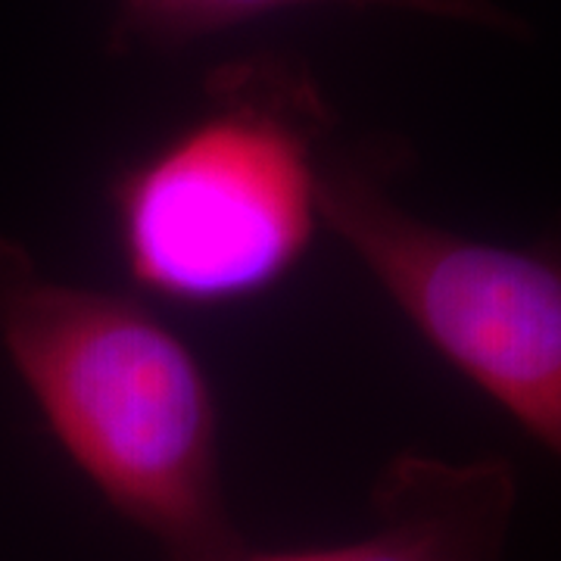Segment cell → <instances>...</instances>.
Returning <instances> with one entry per match:
<instances>
[{
    "instance_id": "obj_1",
    "label": "cell",
    "mask_w": 561,
    "mask_h": 561,
    "mask_svg": "<svg viewBox=\"0 0 561 561\" xmlns=\"http://www.w3.org/2000/svg\"><path fill=\"white\" fill-rule=\"evenodd\" d=\"M0 353L62 453L165 559L250 549L221 483L213 381L144 302L50 278L0 234Z\"/></svg>"
},
{
    "instance_id": "obj_2",
    "label": "cell",
    "mask_w": 561,
    "mask_h": 561,
    "mask_svg": "<svg viewBox=\"0 0 561 561\" xmlns=\"http://www.w3.org/2000/svg\"><path fill=\"white\" fill-rule=\"evenodd\" d=\"M203 98L113 179L110 213L138 290L221 309L275 290L312 250L334 113L312 72L284 54L225 62Z\"/></svg>"
},
{
    "instance_id": "obj_3",
    "label": "cell",
    "mask_w": 561,
    "mask_h": 561,
    "mask_svg": "<svg viewBox=\"0 0 561 561\" xmlns=\"http://www.w3.org/2000/svg\"><path fill=\"white\" fill-rule=\"evenodd\" d=\"M393 138L331 144L319 216L440 359L561 461V209L527 243L468 238L412 213Z\"/></svg>"
},
{
    "instance_id": "obj_4",
    "label": "cell",
    "mask_w": 561,
    "mask_h": 561,
    "mask_svg": "<svg viewBox=\"0 0 561 561\" xmlns=\"http://www.w3.org/2000/svg\"><path fill=\"white\" fill-rule=\"evenodd\" d=\"M518 471L502 456L400 453L371 486V530L321 549H247L238 561H505Z\"/></svg>"
},
{
    "instance_id": "obj_5",
    "label": "cell",
    "mask_w": 561,
    "mask_h": 561,
    "mask_svg": "<svg viewBox=\"0 0 561 561\" xmlns=\"http://www.w3.org/2000/svg\"><path fill=\"white\" fill-rule=\"evenodd\" d=\"M316 3H350V7H390L434 20L474 25L508 38H527L530 28L522 16L502 10L493 0H116L110 25L113 54L140 50H179L194 41L262 20L278 10L316 7Z\"/></svg>"
}]
</instances>
